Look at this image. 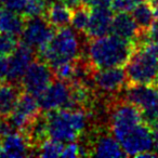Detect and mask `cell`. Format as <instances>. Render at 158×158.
Listing matches in <instances>:
<instances>
[{"label": "cell", "instance_id": "6da1fadb", "mask_svg": "<svg viewBox=\"0 0 158 158\" xmlns=\"http://www.w3.org/2000/svg\"><path fill=\"white\" fill-rule=\"evenodd\" d=\"M135 44L115 35L89 39L86 55L95 69L123 67L132 54Z\"/></svg>", "mask_w": 158, "mask_h": 158}, {"label": "cell", "instance_id": "7a4b0ae2", "mask_svg": "<svg viewBox=\"0 0 158 158\" xmlns=\"http://www.w3.org/2000/svg\"><path fill=\"white\" fill-rule=\"evenodd\" d=\"M88 38L75 29L64 27L55 31L52 39L37 51V57L44 61L50 67L74 61L86 55Z\"/></svg>", "mask_w": 158, "mask_h": 158}, {"label": "cell", "instance_id": "3957f363", "mask_svg": "<svg viewBox=\"0 0 158 158\" xmlns=\"http://www.w3.org/2000/svg\"><path fill=\"white\" fill-rule=\"evenodd\" d=\"M44 114L48 136L61 143L77 141L90 126V116L84 110H54Z\"/></svg>", "mask_w": 158, "mask_h": 158}, {"label": "cell", "instance_id": "277c9868", "mask_svg": "<svg viewBox=\"0 0 158 158\" xmlns=\"http://www.w3.org/2000/svg\"><path fill=\"white\" fill-rule=\"evenodd\" d=\"M125 66L129 84L156 82L158 78V57L153 44L147 39L138 42Z\"/></svg>", "mask_w": 158, "mask_h": 158}, {"label": "cell", "instance_id": "5b68a950", "mask_svg": "<svg viewBox=\"0 0 158 158\" xmlns=\"http://www.w3.org/2000/svg\"><path fill=\"white\" fill-rule=\"evenodd\" d=\"M127 156L135 157H158L154 132L145 123L113 134Z\"/></svg>", "mask_w": 158, "mask_h": 158}, {"label": "cell", "instance_id": "8992f818", "mask_svg": "<svg viewBox=\"0 0 158 158\" xmlns=\"http://www.w3.org/2000/svg\"><path fill=\"white\" fill-rule=\"evenodd\" d=\"M121 98L140 110L143 123L151 128L158 127V85L129 84Z\"/></svg>", "mask_w": 158, "mask_h": 158}, {"label": "cell", "instance_id": "52a82bcc", "mask_svg": "<svg viewBox=\"0 0 158 158\" xmlns=\"http://www.w3.org/2000/svg\"><path fill=\"white\" fill-rule=\"evenodd\" d=\"M128 85L127 74L123 67L93 70L92 88L97 98L106 100L118 98Z\"/></svg>", "mask_w": 158, "mask_h": 158}, {"label": "cell", "instance_id": "ba28073f", "mask_svg": "<svg viewBox=\"0 0 158 158\" xmlns=\"http://www.w3.org/2000/svg\"><path fill=\"white\" fill-rule=\"evenodd\" d=\"M54 78L52 68L44 61L36 57L25 72L20 84L24 92L31 93L38 98L50 86Z\"/></svg>", "mask_w": 158, "mask_h": 158}, {"label": "cell", "instance_id": "9c48e42d", "mask_svg": "<svg viewBox=\"0 0 158 158\" xmlns=\"http://www.w3.org/2000/svg\"><path fill=\"white\" fill-rule=\"evenodd\" d=\"M55 31V28L44 19V15L26 18L24 29L21 34L22 42L37 52L52 39Z\"/></svg>", "mask_w": 158, "mask_h": 158}, {"label": "cell", "instance_id": "30bf717a", "mask_svg": "<svg viewBox=\"0 0 158 158\" xmlns=\"http://www.w3.org/2000/svg\"><path fill=\"white\" fill-rule=\"evenodd\" d=\"M40 110L49 112L54 110H70V85L57 78L37 98Z\"/></svg>", "mask_w": 158, "mask_h": 158}, {"label": "cell", "instance_id": "8fae6325", "mask_svg": "<svg viewBox=\"0 0 158 158\" xmlns=\"http://www.w3.org/2000/svg\"><path fill=\"white\" fill-rule=\"evenodd\" d=\"M38 100L33 94L23 92L13 112L7 117L10 125L15 131H23L40 114Z\"/></svg>", "mask_w": 158, "mask_h": 158}, {"label": "cell", "instance_id": "7c38bea8", "mask_svg": "<svg viewBox=\"0 0 158 158\" xmlns=\"http://www.w3.org/2000/svg\"><path fill=\"white\" fill-rule=\"evenodd\" d=\"M37 57L36 50L29 46L21 42L18 44L16 49L10 54L9 57V72L6 81L20 84L24 76L25 72L31 63Z\"/></svg>", "mask_w": 158, "mask_h": 158}, {"label": "cell", "instance_id": "4fadbf2b", "mask_svg": "<svg viewBox=\"0 0 158 158\" xmlns=\"http://www.w3.org/2000/svg\"><path fill=\"white\" fill-rule=\"evenodd\" d=\"M110 31L113 35L135 44L147 39V35L141 33L133 16L129 12H119L113 16Z\"/></svg>", "mask_w": 158, "mask_h": 158}, {"label": "cell", "instance_id": "5bb4252c", "mask_svg": "<svg viewBox=\"0 0 158 158\" xmlns=\"http://www.w3.org/2000/svg\"><path fill=\"white\" fill-rule=\"evenodd\" d=\"M33 156L27 139L20 131H13L0 140V157H25Z\"/></svg>", "mask_w": 158, "mask_h": 158}, {"label": "cell", "instance_id": "9a60e30c", "mask_svg": "<svg viewBox=\"0 0 158 158\" xmlns=\"http://www.w3.org/2000/svg\"><path fill=\"white\" fill-rule=\"evenodd\" d=\"M113 12L108 8H91L89 24L86 31L88 39H94L106 36L110 31Z\"/></svg>", "mask_w": 158, "mask_h": 158}, {"label": "cell", "instance_id": "2e32d148", "mask_svg": "<svg viewBox=\"0 0 158 158\" xmlns=\"http://www.w3.org/2000/svg\"><path fill=\"white\" fill-rule=\"evenodd\" d=\"M24 92L21 84L1 81L0 85V115L8 117L15 108L21 94Z\"/></svg>", "mask_w": 158, "mask_h": 158}, {"label": "cell", "instance_id": "e0dca14e", "mask_svg": "<svg viewBox=\"0 0 158 158\" xmlns=\"http://www.w3.org/2000/svg\"><path fill=\"white\" fill-rule=\"evenodd\" d=\"M42 15L55 29H60L67 27L70 24L73 10L61 2L60 0L50 1Z\"/></svg>", "mask_w": 158, "mask_h": 158}, {"label": "cell", "instance_id": "ac0fdd59", "mask_svg": "<svg viewBox=\"0 0 158 158\" xmlns=\"http://www.w3.org/2000/svg\"><path fill=\"white\" fill-rule=\"evenodd\" d=\"M26 18L5 7L0 8V33L20 36L25 26Z\"/></svg>", "mask_w": 158, "mask_h": 158}, {"label": "cell", "instance_id": "d6986e66", "mask_svg": "<svg viewBox=\"0 0 158 158\" xmlns=\"http://www.w3.org/2000/svg\"><path fill=\"white\" fill-rule=\"evenodd\" d=\"M132 16L143 35H147L149 28L155 22V13L147 0H144L132 10Z\"/></svg>", "mask_w": 158, "mask_h": 158}, {"label": "cell", "instance_id": "ffe728a7", "mask_svg": "<svg viewBox=\"0 0 158 158\" xmlns=\"http://www.w3.org/2000/svg\"><path fill=\"white\" fill-rule=\"evenodd\" d=\"M90 12H91V8L87 7L85 5L79 6L78 8L73 10L72 22H70L73 29H75L77 33L85 35L89 24Z\"/></svg>", "mask_w": 158, "mask_h": 158}, {"label": "cell", "instance_id": "44dd1931", "mask_svg": "<svg viewBox=\"0 0 158 158\" xmlns=\"http://www.w3.org/2000/svg\"><path fill=\"white\" fill-rule=\"evenodd\" d=\"M63 143L59 142L53 139H48L44 140L35 151V156H40V157H59L61 156L63 152Z\"/></svg>", "mask_w": 158, "mask_h": 158}, {"label": "cell", "instance_id": "7402d4cb", "mask_svg": "<svg viewBox=\"0 0 158 158\" xmlns=\"http://www.w3.org/2000/svg\"><path fill=\"white\" fill-rule=\"evenodd\" d=\"M18 44L16 36L0 33V56H9L16 49Z\"/></svg>", "mask_w": 158, "mask_h": 158}, {"label": "cell", "instance_id": "603a6c76", "mask_svg": "<svg viewBox=\"0 0 158 158\" xmlns=\"http://www.w3.org/2000/svg\"><path fill=\"white\" fill-rule=\"evenodd\" d=\"M144 0H113L112 10L116 13L119 12H132V10L139 6L141 2H143Z\"/></svg>", "mask_w": 158, "mask_h": 158}, {"label": "cell", "instance_id": "cb8c5ba5", "mask_svg": "<svg viewBox=\"0 0 158 158\" xmlns=\"http://www.w3.org/2000/svg\"><path fill=\"white\" fill-rule=\"evenodd\" d=\"M27 3H28V0H1L2 7L11 10V11L18 12L22 15H24Z\"/></svg>", "mask_w": 158, "mask_h": 158}, {"label": "cell", "instance_id": "d4e9b609", "mask_svg": "<svg viewBox=\"0 0 158 158\" xmlns=\"http://www.w3.org/2000/svg\"><path fill=\"white\" fill-rule=\"evenodd\" d=\"M80 156V146L78 142H69L63 148V152L61 154V157H77Z\"/></svg>", "mask_w": 158, "mask_h": 158}, {"label": "cell", "instance_id": "484cf974", "mask_svg": "<svg viewBox=\"0 0 158 158\" xmlns=\"http://www.w3.org/2000/svg\"><path fill=\"white\" fill-rule=\"evenodd\" d=\"M9 72V57L0 56V81H6Z\"/></svg>", "mask_w": 158, "mask_h": 158}, {"label": "cell", "instance_id": "4316f807", "mask_svg": "<svg viewBox=\"0 0 158 158\" xmlns=\"http://www.w3.org/2000/svg\"><path fill=\"white\" fill-rule=\"evenodd\" d=\"M113 0H93L90 8H110Z\"/></svg>", "mask_w": 158, "mask_h": 158}, {"label": "cell", "instance_id": "83f0119b", "mask_svg": "<svg viewBox=\"0 0 158 158\" xmlns=\"http://www.w3.org/2000/svg\"><path fill=\"white\" fill-rule=\"evenodd\" d=\"M61 2H63L65 6H67L68 8H70L72 10L78 8L79 6L82 5V0H60Z\"/></svg>", "mask_w": 158, "mask_h": 158}, {"label": "cell", "instance_id": "f1b7e54d", "mask_svg": "<svg viewBox=\"0 0 158 158\" xmlns=\"http://www.w3.org/2000/svg\"><path fill=\"white\" fill-rule=\"evenodd\" d=\"M148 3L151 5L154 13H155L156 19H158V0H147Z\"/></svg>", "mask_w": 158, "mask_h": 158}, {"label": "cell", "instance_id": "f546056e", "mask_svg": "<svg viewBox=\"0 0 158 158\" xmlns=\"http://www.w3.org/2000/svg\"><path fill=\"white\" fill-rule=\"evenodd\" d=\"M92 1H93V0H82V5H85V6H87V7L90 8Z\"/></svg>", "mask_w": 158, "mask_h": 158}, {"label": "cell", "instance_id": "4dcf8cb0", "mask_svg": "<svg viewBox=\"0 0 158 158\" xmlns=\"http://www.w3.org/2000/svg\"><path fill=\"white\" fill-rule=\"evenodd\" d=\"M2 7V5H1V0H0V8Z\"/></svg>", "mask_w": 158, "mask_h": 158}, {"label": "cell", "instance_id": "1f68e13d", "mask_svg": "<svg viewBox=\"0 0 158 158\" xmlns=\"http://www.w3.org/2000/svg\"><path fill=\"white\" fill-rule=\"evenodd\" d=\"M0 118H1V115H0Z\"/></svg>", "mask_w": 158, "mask_h": 158}]
</instances>
